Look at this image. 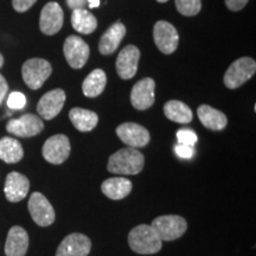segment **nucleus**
<instances>
[{"mask_svg": "<svg viewBox=\"0 0 256 256\" xmlns=\"http://www.w3.org/2000/svg\"><path fill=\"white\" fill-rule=\"evenodd\" d=\"M145 156L138 148L126 147L113 153L108 159V171L115 174L133 176L142 171Z\"/></svg>", "mask_w": 256, "mask_h": 256, "instance_id": "1", "label": "nucleus"}, {"mask_svg": "<svg viewBox=\"0 0 256 256\" xmlns=\"http://www.w3.org/2000/svg\"><path fill=\"white\" fill-rule=\"evenodd\" d=\"M162 241L158 238L152 226L147 224H140L128 234V244L138 254H156L162 247Z\"/></svg>", "mask_w": 256, "mask_h": 256, "instance_id": "2", "label": "nucleus"}, {"mask_svg": "<svg viewBox=\"0 0 256 256\" xmlns=\"http://www.w3.org/2000/svg\"><path fill=\"white\" fill-rule=\"evenodd\" d=\"M151 226L162 241H174L184 235L188 223L180 216L165 215L153 220Z\"/></svg>", "mask_w": 256, "mask_h": 256, "instance_id": "3", "label": "nucleus"}, {"mask_svg": "<svg viewBox=\"0 0 256 256\" xmlns=\"http://www.w3.org/2000/svg\"><path fill=\"white\" fill-rule=\"evenodd\" d=\"M51 72H52V66L46 60L43 58L28 60L22 68V75L25 84L32 90L40 89L50 78Z\"/></svg>", "mask_w": 256, "mask_h": 256, "instance_id": "4", "label": "nucleus"}, {"mask_svg": "<svg viewBox=\"0 0 256 256\" xmlns=\"http://www.w3.org/2000/svg\"><path fill=\"white\" fill-rule=\"evenodd\" d=\"M256 72V62L250 57H242L230 64L224 75V84L229 89H236L252 78Z\"/></svg>", "mask_w": 256, "mask_h": 256, "instance_id": "5", "label": "nucleus"}, {"mask_svg": "<svg viewBox=\"0 0 256 256\" xmlns=\"http://www.w3.org/2000/svg\"><path fill=\"white\" fill-rule=\"evenodd\" d=\"M28 212L34 222L40 226H49L55 222V210L40 192H34L28 203Z\"/></svg>", "mask_w": 256, "mask_h": 256, "instance_id": "6", "label": "nucleus"}, {"mask_svg": "<svg viewBox=\"0 0 256 256\" xmlns=\"http://www.w3.org/2000/svg\"><path fill=\"white\" fill-rule=\"evenodd\" d=\"M42 154L50 164H62L70 154L69 138L64 134H56V136H50L43 145Z\"/></svg>", "mask_w": 256, "mask_h": 256, "instance_id": "7", "label": "nucleus"}, {"mask_svg": "<svg viewBox=\"0 0 256 256\" xmlns=\"http://www.w3.org/2000/svg\"><path fill=\"white\" fill-rule=\"evenodd\" d=\"M64 56L66 62L74 69H81L86 66L89 58L88 44L78 36H69L64 42Z\"/></svg>", "mask_w": 256, "mask_h": 256, "instance_id": "8", "label": "nucleus"}, {"mask_svg": "<svg viewBox=\"0 0 256 256\" xmlns=\"http://www.w3.org/2000/svg\"><path fill=\"white\" fill-rule=\"evenodd\" d=\"M153 38H154L156 46L165 55H170L177 50L179 42L178 32L168 22H156L153 28Z\"/></svg>", "mask_w": 256, "mask_h": 256, "instance_id": "9", "label": "nucleus"}, {"mask_svg": "<svg viewBox=\"0 0 256 256\" xmlns=\"http://www.w3.org/2000/svg\"><path fill=\"white\" fill-rule=\"evenodd\" d=\"M44 130V124L40 116L34 114H24L18 119L10 120L6 130L20 138H31L40 134Z\"/></svg>", "mask_w": 256, "mask_h": 256, "instance_id": "10", "label": "nucleus"}, {"mask_svg": "<svg viewBox=\"0 0 256 256\" xmlns=\"http://www.w3.org/2000/svg\"><path fill=\"white\" fill-rule=\"evenodd\" d=\"M116 136L127 147L132 148H140L145 147L150 142V132L145 127L139 124L134 122H124L121 124L116 128Z\"/></svg>", "mask_w": 256, "mask_h": 256, "instance_id": "11", "label": "nucleus"}, {"mask_svg": "<svg viewBox=\"0 0 256 256\" xmlns=\"http://www.w3.org/2000/svg\"><path fill=\"white\" fill-rule=\"evenodd\" d=\"M92 241L83 234L74 232L66 236L57 248L56 256H88Z\"/></svg>", "mask_w": 256, "mask_h": 256, "instance_id": "12", "label": "nucleus"}, {"mask_svg": "<svg viewBox=\"0 0 256 256\" xmlns=\"http://www.w3.org/2000/svg\"><path fill=\"white\" fill-rule=\"evenodd\" d=\"M64 14L58 2H50L44 6L40 17V28L46 36L56 34L63 26Z\"/></svg>", "mask_w": 256, "mask_h": 256, "instance_id": "13", "label": "nucleus"}, {"mask_svg": "<svg viewBox=\"0 0 256 256\" xmlns=\"http://www.w3.org/2000/svg\"><path fill=\"white\" fill-rule=\"evenodd\" d=\"M156 82L151 78H142L134 84L130 92V102L138 110H146L154 104Z\"/></svg>", "mask_w": 256, "mask_h": 256, "instance_id": "14", "label": "nucleus"}, {"mask_svg": "<svg viewBox=\"0 0 256 256\" xmlns=\"http://www.w3.org/2000/svg\"><path fill=\"white\" fill-rule=\"evenodd\" d=\"M66 92L62 89H54L48 92L40 98L37 104L38 114L44 120H52L62 110L64 102H66Z\"/></svg>", "mask_w": 256, "mask_h": 256, "instance_id": "15", "label": "nucleus"}, {"mask_svg": "<svg viewBox=\"0 0 256 256\" xmlns=\"http://www.w3.org/2000/svg\"><path fill=\"white\" fill-rule=\"evenodd\" d=\"M140 51L136 46H127L119 52L116 58V72L122 80H130L138 72Z\"/></svg>", "mask_w": 256, "mask_h": 256, "instance_id": "16", "label": "nucleus"}, {"mask_svg": "<svg viewBox=\"0 0 256 256\" xmlns=\"http://www.w3.org/2000/svg\"><path fill=\"white\" fill-rule=\"evenodd\" d=\"M28 190H30V182L28 177L19 172H11L8 174L4 186V192L8 200L12 203L23 200L28 196Z\"/></svg>", "mask_w": 256, "mask_h": 256, "instance_id": "17", "label": "nucleus"}, {"mask_svg": "<svg viewBox=\"0 0 256 256\" xmlns=\"http://www.w3.org/2000/svg\"><path fill=\"white\" fill-rule=\"evenodd\" d=\"M28 248V235L22 226H12L5 243L6 256H25Z\"/></svg>", "mask_w": 256, "mask_h": 256, "instance_id": "18", "label": "nucleus"}, {"mask_svg": "<svg viewBox=\"0 0 256 256\" xmlns=\"http://www.w3.org/2000/svg\"><path fill=\"white\" fill-rule=\"evenodd\" d=\"M124 34H126V28L122 23L118 22V23L112 25L104 32V36L101 37L100 43H98V50L102 55L107 56L115 52V50L120 46L121 40H124Z\"/></svg>", "mask_w": 256, "mask_h": 256, "instance_id": "19", "label": "nucleus"}, {"mask_svg": "<svg viewBox=\"0 0 256 256\" xmlns=\"http://www.w3.org/2000/svg\"><path fill=\"white\" fill-rule=\"evenodd\" d=\"M132 188V182L122 177L108 178L101 185V190L104 196L113 200H124V197H127L130 194Z\"/></svg>", "mask_w": 256, "mask_h": 256, "instance_id": "20", "label": "nucleus"}, {"mask_svg": "<svg viewBox=\"0 0 256 256\" xmlns=\"http://www.w3.org/2000/svg\"><path fill=\"white\" fill-rule=\"evenodd\" d=\"M197 115L202 124L211 130H223L228 124L226 114L208 104L200 106L197 110Z\"/></svg>", "mask_w": 256, "mask_h": 256, "instance_id": "21", "label": "nucleus"}, {"mask_svg": "<svg viewBox=\"0 0 256 256\" xmlns=\"http://www.w3.org/2000/svg\"><path fill=\"white\" fill-rule=\"evenodd\" d=\"M69 119L80 132H90L98 126V116L95 112L75 107L69 112Z\"/></svg>", "mask_w": 256, "mask_h": 256, "instance_id": "22", "label": "nucleus"}, {"mask_svg": "<svg viewBox=\"0 0 256 256\" xmlns=\"http://www.w3.org/2000/svg\"><path fill=\"white\" fill-rule=\"evenodd\" d=\"M72 24L78 34H90L98 28V19L86 8L72 10Z\"/></svg>", "mask_w": 256, "mask_h": 256, "instance_id": "23", "label": "nucleus"}, {"mask_svg": "<svg viewBox=\"0 0 256 256\" xmlns=\"http://www.w3.org/2000/svg\"><path fill=\"white\" fill-rule=\"evenodd\" d=\"M24 156L22 144L14 138L4 136L0 139V159L8 164H16Z\"/></svg>", "mask_w": 256, "mask_h": 256, "instance_id": "24", "label": "nucleus"}, {"mask_svg": "<svg viewBox=\"0 0 256 256\" xmlns=\"http://www.w3.org/2000/svg\"><path fill=\"white\" fill-rule=\"evenodd\" d=\"M107 84V76L102 69H95L83 81L82 90L87 98H96L104 92Z\"/></svg>", "mask_w": 256, "mask_h": 256, "instance_id": "25", "label": "nucleus"}, {"mask_svg": "<svg viewBox=\"0 0 256 256\" xmlns=\"http://www.w3.org/2000/svg\"><path fill=\"white\" fill-rule=\"evenodd\" d=\"M164 114L168 120L177 124H188L192 120V110L184 102L171 100L164 106Z\"/></svg>", "mask_w": 256, "mask_h": 256, "instance_id": "26", "label": "nucleus"}, {"mask_svg": "<svg viewBox=\"0 0 256 256\" xmlns=\"http://www.w3.org/2000/svg\"><path fill=\"white\" fill-rule=\"evenodd\" d=\"M176 8L180 14L192 17L200 14L202 8L200 0H176Z\"/></svg>", "mask_w": 256, "mask_h": 256, "instance_id": "27", "label": "nucleus"}, {"mask_svg": "<svg viewBox=\"0 0 256 256\" xmlns=\"http://www.w3.org/2000/svg\"><path fill=\"white\" fill-rule=\"evenodd\" d=\"M177 139L179 144H183V145L192 146L194 147L196 145L198 138L196 133L192 130H188V128H182L177 132Z\"/></svg>", "mask_w": 256, "mask_h": 256, "instance_id": "28", "label": "nucleus"}, {"mask_svg": "<svg viewBox=\"0 0 256 256\" xmlns=\"http://www.w3.org/2000/svg\"><path fill=\"white\" fill-rule=\"evenodd\" d=\"M26 104V98H25L24 94L19 92H14L8 95V108L14 110H23Z\"/></svg>", "mask_w": 256, "mask_h": 256, "instance_id": "29", "label": "nucleus"}, {"mask_svg": "<svg viewBox=\"0 0 256 256\" xmlns=\"http://www.w3.org/2000/svg\"><path fill=\"white\" fill-rule=\"evenodd\" d=\"M174 152L179 158L183 159H190L194 156V147L192 146H188V145H183V144H178L177 146L174 147Z\"/></svg>", "mask_w": 256, "mask_h": 256, "instance_id": "30", "label": "nucleus"}, {"mask_svg": "<svg viewBox=\"0 0 256 256\" xmlns=\"http://www.w3.org/2000/svg\"><path fill=\"white\" fill-rule=\"evenodd\" d=\"M37 0H12V6L17 12H26Z\"/></svg>", "mask_w": 256, "mask_h": 256, "instance_id": "31", "label": "nucleus"}, {"mask_svg": "<svg viewBox=\"0 0 256 256\" xmlns=\"http://www.w3.org/2000/svg\"><path fill=\"white\" fill-rule=\"evenodd\" d=\"M249 0H226V5L228 6L230 11H241V10L247 5Z\"/></svg>", "mask_w": 256, "mask_h": 256, "instance_id": "32", "label": "nucleus"}, {"mask_svg": "<svg viewBox=\"0 0 256 256\" xmlns=\"http://www.w3.org/2000/svg\"><path fill=\"white\" fill-rule=\"evenodd\" d=\"M8 92V84L4 76L0 74V106L2 104V102L5 100V96Z\"/></svg>", "mask_w": 256, "mask_h": 256, "instance_id": "33", "label": "nucleus"}, {"mask_svg": "<svg viewBox=\"0 0 256 256\" xmlns=\"http://www.w3.org/2000/svg\"><path fill=\"white\" fill-rule=\"evenodd\" d=\"M66 4L70 8L76 10V8H83L87 5V0H66Z\"/></svg>", "mask_w": 256, "mask_h": 256, "instance_id": "34", "label": "nucleus"}, {"mask_svg": "<svg viewBox=\"0 0 256 256\" xmlns=\"http://www.w3.org/2000/svg\"><path fill=\"white\" fill-rule=\"evenodd\" d=\"M87 4L90 8H95L100 6V0H87Z\"/></svg>", "mask_w": 256, "mask_h": 256, "instance_id": "35", "label": "nucleus"}, {"mask_svg": "<svg viewBox=\"0 0 256 256\" xmlns=\"http://www.w3.org/2000/svg\"><path fill=\"white\" fill-rule=\"evenodd\" d=\"M2 64H4V57H2V54H0V68L2 66Z\"/></svg>", "mask_w": 256, "mask_h": 256, "instance_id": "36", "label": "nucleus"}, {"mask_svg": "<svg viewBox=\"0 0 256 256\" xmlns=\"http://www.w3.org/2000/svg\"><path fill=\"white\" fill-rule=\"evenodd\" d=\"M156 2H168V0H156Z\"/></svg>", "mask_w": 256, "mask_h": 256, "instance_id": "37", "label": "nucleus"}]
</instances>
